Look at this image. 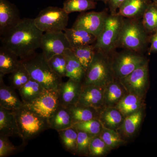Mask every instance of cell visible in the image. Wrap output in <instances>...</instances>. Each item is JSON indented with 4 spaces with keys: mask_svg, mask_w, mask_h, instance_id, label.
<instances>
[{
    "mask_svg": "<svg viewBox=\"0 0 157 157\" xmlns=\"http://www.w3.org/2000/svg\"><path fill=\"white\" fill-rule=\"evenodd\" d=\"M3 77L0 76V107L12 111L21 108L25 104L18 98L15 90L5 84Z\"/></svg>",
    "mask_w": 157,
    "mask_h": 157,
    "instance_id": "obj_17",
    "label": "cell"
},
{
    "mask_svg": "<svg viewBox=\"0 0 157 157\" xmlns=\"http://www.w3.org/2000/svg\"><path fill=\"white\" fill-rule=\"evenodd\" d=\"M0 135L21 138L17 120L12 110L0 107Z\"/></svg>",
    "mask_w": 157,
    "mask_h": 157,
    "instance_id": "obj_20",
    "label": "cell"
},
{
    "mask_svg": "<svg viewBox=\"0 0 157 157\" xmlns=\"http://www.w3.org/2000/svg\"><path fill=\"white\" fill-rule=\"evenodd\" d=\"M77 148L76 155L81 156L90 155V144L94 135L77 130Z\"/></svg>",
    "mask_w": 157,
    "mask_h": 157,
    "instance_id": "obj_36",
    "label": "cell"
},
{
    "mask_svg": "<svg viewBox=\"0 0 157 157\" xmlns=\"http://www.w3.org/2000/svg\"><path fill=\"white\" fill-rule=\"evenodd\" d=\"M114 79L110 55L96 50L92 61L86 72L82 84L104 87Z\"/></svg>",
    "mask_w": 157,
    "mask_h": 157,
    "instance_id": "obj_4",
    "label": "cell"
},
{
    "mask_svg": "<svg viewBox=\"0 0 157 157\" xmlns=\"http://www.w3.org/2000/svg\"><path fill=\"white\" fill-rule=\"evenodd\" d=\"M13 112L24 143H26L50 128L48 120L38 115L25 104L21 108L13 110Z\"/></svg>",
    "mask_w": 157,
    "mask_h": 157,
    "instance_id": "obj_3",
    "label": "cell"
},
{
    "mask_svg": "<svg viewBox=\"0 0 157 157\" xmlns=\"http://www.w3.org/2000/svg\"><path fill=\"white\" fill-rule=\"evenodd\" d=\"M124 117L116 107H105L99 112V120L103 127L117 131Z\"/></svg>",
    "mask_w": 157,
    "mask_h": 157,
    "instance_id": "obj_21",
    "label": "cell"
},
{
    "mask_svg": "<svg viewBox=\"0 0 157 157\" xmlns=\"http://www.w3.org/2000/svg\"><path fill=\"white\" fill-rule=\"evenodd\" d=\"M97 3L94 0H66L63 9L70 14L75 12H84L95 9Z\"/></svg>",
    "mask_w": 157,
    "mask_h": 157,
    "instance_id": "obj_31",
    "label": "cell"
},
{
    "mask_svg": "<svg viewBox=\"0 0 157 157\" xmlns=\"http://www.w3.org/2000/svg\"><path fill=\"white\" fill-rule=\"evenodd\" d=\"M66 59L67 77L79 82H83L85 71L76 56L70 48L64 52Z\"/></svg>",
    "mask_w": 157,
    "mask_h": 157,
    "instance_id": "obj_23",
    "label": "cell"
},
{
    "mask_svg": "<svg viewBox=\"0 0 157 157\" xmlns=\"http://www.w3.org/2000/svg\"><path fill=\"white\" fill-rule=\"evenodd\" d=\"M21 61L31 78L42 84L46 89L58 90L63 82L62 77L52 71L42 52L36 53Z\"/></svg>",
    "mask_w": 157,
    "mask_h": 157,
    "instance_id": "obj_2",
    "label": "cell"
},
{
    "mask_svg": "<svg viewBox=\"0 0 157 157\" xmlns=\"http://www.w3.org/2000/svg\"><path fill=\"white\" fill-rule=\"evenodd\" d=\"M148 62L139 52L128 50L117 53L111 57V66L113 76L119 79Z\"/></svg>",
    "mask_w": 157,
    "mask_h": 157,
    "instance_id": "obj_8",
    "label": "cell"
},
{
    "mask_svg": "<svg viewBox=\"0 0 157 157\" xmlns=\"http://www.w3.org/2000/svg\"><path fill=\"white\" fill-rule=\"evenodd\" d=\"M100 136L110 150L118 147L124 142L117 131L104 127Z\"/></svg>",
    "mask_w": 157,
    "mask_h": 157,
    "instance_id": "obj_34",
    "label": "cell"
},
{
    "mask_svg": "<svg viewBox=\"0 0 157 157\" xmlns=\"http://www.w3.org/2000/svg\"><path fill=\"white\" fill-rule=\"evenodd\" d=\"M20 147L12 144L9 137L0 135V157L9 156L18 152Z\"/></svg>",
    "mask_w": 157,
    "mask_h": 157,
    "instance_id": "obj_39",
    "label": "cell"
},
{
    "mask_svg": "<svg viewBox=\"0 0 157 157\" xmlns=\"http://www.w3.org/2000/svg\"><path fill=\"white\" fill-rule=\"evenodd\" d=\"M150 0H125L119 8L117 14L127 18L142 17Z\"/></svg>",
    "mask_w": 157,
    "mask_h": 157,
    "instance_id": "obj_16",
    "label": "cell"
},
{
    "mask_svg": "<svg viewBox=\"0 0 157 157\" xmlns=\"http://www.w3.org/2000/svg\"><path fill=\"white\" fill-rule=\"evenodd\" d=\"M40 48L47 60L56 55L62 54L70 48L64 31L45 33L42 35Z\"/></svg>",
    "mask_w": 157,
    "mask_h": 157,
    "instance_id": "obj_10",
    "label": "cell"
},
{
    "mask_svg": "<svg viewBox=\"0 0 157 157\" xmlns=\"http://www.w3.org/2000/svg\"><path fill=\"white\" fill-rule=\"evenodd\" d=\"M110 150L102 140L100 135L94 136L90 144V155L94 157L104 156Z\"/></svg>",
    "mask_w": 157,
    "mask_h": 157,
    "instance_id": "obj_38",
    "label": "cell"
},
{
    "mask_svg": "<svg viewBox=\"0 0 157 157\" xmlns=\"http://www.w3.org/2000/svg\"><path fill=\"white\" fill-rule=\"evenodd\" d=\"M21 20L15 5L8 0H0V37L9 33Z\"/></svg>",
    "mask_w": 157,
    "mask_h": 157,
    "instance_id": "obj_13",
    "label": "cell"
},
{
    "mask_svg": "<svg viewBox=\"0 0 157 157\" xmlns=\"http://www.w3.org/2000/svg\"><path fill=\"white\" fill-rule=\"evenodd\" d=\"M97 1H102V2H104L105 4H107L108 3V0H97Z\"/></svg>",
    "mask_w": 157,
    "mask_h": 157,
    "instance_id": "obj_42",
    "label": "cell"
},
{
    "mask_svg": "<svg viewBox=\"0 0 157 157\" xmlns=\"http://www.w3.org/2000/svg\"><path fill=\"white\" fill-rule=\"evenodd\" d=\"M50 128L57 132L70 128L73 126L72 117L67 107L60 104L48 120Z\"/></svg>",
    "mask_w": 157,
    "mask_h": 157,
    "instance_id": "obj_22",
    "label": "cell"
},
{
    "mask_svg": "<svg viewBox=\"0 0 157 157\" xmlns=\"http://www.w3.org/2000/svg\"><path fill=\"white\" fill-rule=\"evenodd\" d=\"M72 117L73 124L81 122L99 118V112L92 107L78 103L67 107Z\"/></svg>",
    "mask_w": 157,
    "mask_h": 157,
    "instance_id": "obj_27",
    "label": "cell"
},
{
    "mask_svg": "<svg viewBox=\"0 0 157 157\" xmlns=\"http://www.w3.org/2000/svg\"><path fill=\"white\" fill-rule=\"evenodd\" d=\"M125 0H108L107 4L109 5L110 14H115L117 13L120 6Z\"/></svg>",
    "mask_w": 157,
    "mask_h": 157,
    "instance_id": "obj_40",
    "label": "cell"
},
{
    "mask_svg": "<svg viewBox=\"0 0 157 157\" xmlns=\"http://www.w3.org/2000/svg\"><path fill=\"white\" fill-rule=\"evenodd\" d=\"M144 96L136 94L127 93L116 107L126 117L142 109L144 105Z\"/></svg>",
    "mask_w": 157,
    "mask_h": 157,
    "instance_id": "obj_25",
    "label": "cell"
},
{
    "mask_svg": "<svg viewBox=\"0 0 157 157\" xmlns=\"http://www.w3.org/2000/svg\"><path fill=\"white\" fill-rule=\"evenodd\" d=\"M82 82L69 78L62 82L58 89L60 105L66 107L77 104L81 93Z\"/></svg>",
    "mask_w": 157,
    "mask_h": 157,
    "instance_id": "obj_15",
    "label": "cell"
},
{
    "mask_svg": "<svg viewBox=\"0 0 157 157\" xmlns=\"http://www.w3.org/2000/svg\"><path fill=\"white\" fill-rule=\"evenodd\" d=\"M143 113L142 109H139L134 113L127 116L124 119L121 125L117 132L122 136L127 138L132 137L140 127Z\"/></svg>",
    "mask_w": 157,
    "mask_h": 157,
    "instance_id": "obj_26",
    "label": "cell"
},
{
    "mask_svg": "<svg viewBox=\"0 0 157 157\" xmlns=\"http://www.w3.org/2000/svg\"><path fill=\"white\" fill-rule=\"evenodd\" d=\"M127 93L120 80L115 78L104 87V107H116Z\"/></svg>",
    "mask_w": 157,
    "mask_h": 157,
    "instance_id": "obj_18",
    "label": "cell"
},
{
    "mask_svg": "<svg viewBox=\"0 0 157 157\" xmlns=\"http://www.w3.org/2000/svg\"><path fill=\"white\" fill-rule=\"evenodd\" d=\"M62 145L70 153L76 155L78 131L73 126L57 132Z\"/></svg>",
    "mask_w": 157,
    "mask_h": 157,
    "instance_id": "obj_29",
    "label": "cell"
},
{
    "mask_svg": "<svg viewBox=\"0 0 157 157\" xmlns=\"http://www.w3.org/2000/svg\"><path fill=\"white\" fill-rule=\"evenodd\" d=\"M14 52L2 45L0 47V76L11 74L21 63Z\"/></svg>",
    "mask_w": 157,
    "mask_h": 157,
    "instance_id": "obj_24",
    "label": "cell"
},
{
    "mask_svg": "<svg viewBox=\"0 0 157 157\" xmlns=\"http://www.w3.org/2000/svg\"><path fill=\"white\" fill-rule=\"evenodd\" d=\"M30 78L28 71L21 62L19 67L11 73L9 77L10 86L14 90H18L25 84Z\"/></svg>",
    "mask_w": 157,
    "mask_h": 157,
    "instance_id": "obj_33",
    "label": "cell"
},
{
    "mask_svg": "<svg viewBox=\"0 0 157 157\" xmlns=\"http://www.w3.org/2000/svg\"><path fill=\"white\" fill-rule=\"evenodd\" d=\"M73 126L77 130L97 136L100 135L103 130V125L99 119H94L74 124Z\"/></svg>",
    "mask_w": 157,
    "mask_h": 157,
    "instance_id": "obj_35",
    "label": "cell"
},
{
    "mask_svg": "<svg viewBox=\"0 0 157 157\" xmlns=\"http://www.w3.org/2000/svg\"><path fill=\"white\" fill-rule=\"evenodd\" d=\"M104 87L82 84L78 104L90 107L99 112L104 107Z\"/></svg>",
    "mask_w": 157,
    "mask_h": 157,
    "instance_id": "obj_14",
    "label": "cell"
},
{
    "mask_svg": "<svg viewBox=\"0 0 157 157\" xmlns=\"http://www.w3.org/2000/svg\"><path fill=\"white\" fill-rule=\"evenodd\" d=\"M108 16L105 11L83 12L76 18L72 27L84 30L98 38L103 30Z\"/></svg>",
    "mask_w": 157,
    "mask_h": 157,
    "instance_id": "obj_12",
    "label": "cell"
},
{
    "mask_svg": "<svg viewBox=\"0 0 157 157\" xmlns=\"http://www.w3.org/2000/svg\"><path fill=\"white\" fill-rule=\"evenodd\" d=\"M148 62L119 79L128 93L145 96L149 84Z\"/></svg>",
    "mask_w": 157,
    "mask_h": 157,
    "instance_id": "obj_9",
    "label": "cell"
},
{
    "mask_svg": "<svg viewBox=\"0 0 157 157\" xmlns=\"http://www.w3.org/2000/svg\"><path fill=\"white\" fill-rule=\"evenodd\" d=\"M52 71L60 77H67L66 59L63 54L56 55L48 60Z\"/></svg>",
    "mask_w": 157,
    "mask_h": 157,
    "instance_id": "obj_37",
    "label": "cell"
},
{
    "mask_svg": "<svg viewBox=\"0 0 157 157\" xmlns=\"http://www.w3.org/2000/svg\"><path fill=\"white\" fill-rule=\"evenodd\" d=\"M70 45V48L95 44L97 37L81 29L66 28L64 31Z\"/></svg>",
    "mask_w": 157,
    "mask_h": 157,
    "instance_id": "obj_19",
    "label": "cell"
},
{
    "mask_svg": "<svg viewBox=\"0 0 157 157\" xmlns=\"http://www.w3.org/2000/svg\"><path fill=\"white\" fill-rule=\"evenodd\" d=\"M147 33L138 18L124 19L117 47L139 52L147 42Z\"/></svg>",
    "mask_w": 157,
    "mask_h": 157,
    "instance_id": "obj_5",
    "label": "cell"
},
{
    "mask_svg": "<svg viewBox=\"0 0 157 157\" xmlns=\"http://www.w3.org/2000/svg\"><path fill=\"white\" fill-rule=\"evenodd\" d=\"M151 46L149 53L157 52V30L152 36L151 38Z\"/></svg>",
    "mask_w": 157,
    "mask_h": 157,
    "instance_id": "obj_41",
    "label": "cell"
},
{
    "mask_svg": "<svg viewBox=\"0 0 157 157\" xmlns=\"http://www.w3.org/2000/svg\"><path fill=\"white\" fill-rule=\"evenodd\" d=\"M45 89L42 84L31 78L18 91L24 104H28L38 98Z\"/></svg>",
    "mask_w": 157,
    "mask_h": 157,
    "instance_id": "obj_28",
    "label": "cell"
},
{
    "mask_svg": "<svg viewBox=\"0 0 157 157\" xmlns=\"http://www.w3.org/2000/svg\"><path fill=\"white\" fill-rule=\"evenodd\" d=\"M70 48L86 72L95 54L96 49L94 44Z\"/></svg>",
    "mask_w": 157,
    "mask_h": 157,
    "instance_id": "obj_30",
    "label": "cell"
},
{
    "mask_svg": "<svg viewBox=\"0 0 157 157\" xmlns=\"http://www.w3.org/2000/svg\"><path fill=\"white\" fill-rule=\"evenodd\" d=\"M27 105L34 112L48 120L60 105L58 90L46 89Z\"/></svg>",
    "mask_w": 157,
    "mask_h": 157,
    "instance_id": "obj_11",
    "label": "cell"
},
{
    "mask_svg": "<svg viewBox=\"0 0 157 157\" xmlns=\"http://www.w3.org/2000/svg\"><path fill=\"white\" fill-rule=\"evenodd\" d=\"M124 18L117 13L108 15L103 30L95 43L96 50L110 55L117 48Z\"/></svg>",
    "mask_w": 157,
    "mask_h": 157,
    "instance_id": "obj_6",
    "label": "cell"
},
{
    "mask_svg": "<svg viewBox=\"0 0 157 157\" xmlns=\"http://www.w3.org/2000/svg\"><path fill=\"white\" fill-rule=\"evenodd\" d=\"M147 33L155 32L157 30V4L151 2L144 13L141 21Z\"/></svg>",
    "mask_w": 157,
    "mask_h": 157,
    "instance_id": "obj_32",
    "label": "cell"
},
{
    "mask_svg": "<svg viewBox=\"0 0 157 157\" xmlns=\"http://www.w3.org/2000/svg\"><path fill=\"white\" fill-rule=\"evenodd\" d=\"M150 1H152V2L156 3L157 4V0H150Z\"/></svg>",
    "mask_w": 157,
    "mask_h": 157,
    "instance_id": "obj_43",
    "label": "cell"
},
{
    "mask_svg": "<svg viewBox=\"0 0 157 157\" xmlns=\"http://www.w3.org/2000/svg\"><path fill=\"white\" fill-rule=\"evenodd\" d=\"M69 14L63 8L50 6L41 10L34 18V22L44 33L61 32L67 28Z\"/></svg>",
    "mask_w": 157,
    "mask_h": 157,
    "instance_id": "obj_7",
    "label": "cell"
},
{
    "mask_svg": "<svg viewBox=\"0 0 157 157\" xmlns=\"http://www.w3.org/2000/svg\"><path fill=\"white\" fill-rule=\"evenodd\" d=\"M43 33L36 26L34 19L24 18L9 33L1 37V42L2 45L22 60L36 53Z\"/></svg>",
    "mask_w": 157,
    "mask_h": 157,
    "instance_id": "obj_1",
    "label": "cell"
}]
</instances>
